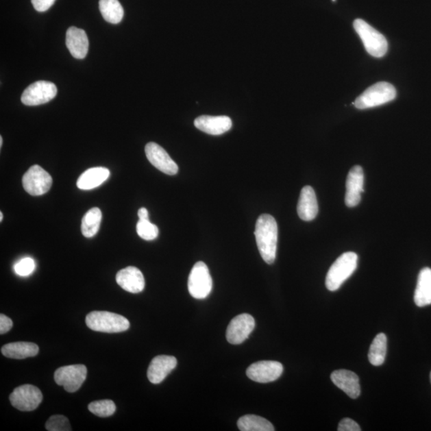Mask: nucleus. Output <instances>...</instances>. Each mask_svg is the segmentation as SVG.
I'll use <instances>...</instances> for the list:
<instances>
[{"label":"nucleus","instance_id":"obj_20","mask_svg":"<svg viewBox=\"0 0 431 431\" xmlns=\"http://www.w3.org/2000/svg\"><path fill=\"white\" fill-rule=\"evenodd\" d=\"M319 208L316 193L311 186H305L300 193L297 212L300 219L311 221L317 217Z\"/></svg>","mask_w":431,"mask_h":431},{"label":"nucleus","instance_id":"obj_28","mask_svg":"<svg viewBox=\"0 0 431 431\" xmlns=\"http://www.w3.org/2000/svg\"><path fill=\"white\" fill-rule=\"evenodd\" d=\"M92 414L101 418L110 417L116 410V406L112 400H99L92 402L88 406Z\"/></svg>","mask_w":431,"mask_h":431},{"label":"nucleus","instance_id":"obj_30","mask_svg":"<svg viewBox=\"0 0 431 431\" xmlns=\"http://www.w3.org/2000/svg\"><path fill=\"white\" fill-rule=\"evenodd\" d=\"M46 429L49 431H71L72 430L69 420L64 415H53L47 420Z\"/></svg>","mask_w":431,"mask_h":431},{"label":"nucleus","instance_id":"obj_15","mask_svg":"<svg viewBox=\"0 0 431 431\" xmlns=\"http://www.w3.org/2000/svg\"><path fill=\"white\" fill-rule=\"evenodd\" d=\"M177 365V360L175 357L169 356L154 357L148 368V380L153 384H161Z\"/></svg>","mask_w":431,"mask_h":431},{"label":"nucleus","instance_id":"obj_38","mask_svg":"<svg viewBox=\"0 0 431 431\" xmlns=\"http://www.w3.org/2000/svg\"><path fill=\"white\" fill-rule=\"evenodd\" d=\"M430 382H431V372H430Z\"/></svg>","mask_w":431,"mask_h":431},{"label":"nucleus","instance_id":"obj_7","mask_svg":"<svg viewBox=\"0 0 431 431\" xmlns=\"http://www.w3.org/2000/svg\"><path fill=\"white\" fill-rule=\"evenodd\" d=\"M23 186L29 195L32 196H41L51 190L52 177L45 169L38 164L32 167L24 174Z\"/></svg>","mask_w":431,"mask_h":431},{"label":"nucleus","instance_id":"obj_3","mask_svg":"<svg viewBox=\"0 0 431 431\" xmlns=\"http://www.w3.org/2000/svg\"><path fill=\"white\" fill-rule=\"evenodd\" d=\"M86 326L91 330L106 333L127 331L130 324L127 318L109 312H92L86 317Z\"/></svg>","mask_w":431,"mask_h":431},{"label":"nucleus","instance_id":"obj_31","mask_svg":"<svg viewBox=\"0 0 431 431\" xmlns=\"http://www.w3.org/2000/svg\"><path fill=\"white\" fill-rule=\"evenodd\" d=\"M36 269V262L31 258H23L14 264V272L21 277H27Z\"/></svg>","mask_w":431,"mask_h":431},{"label":"nucleus","instance_id":"obj_27","mask_svg":"<svg viewBox=\"0 0 431 431\" xmlns=\"http://www.w3.org/2000/svg\"><path fill=\"white\" fill-rule=\"evenodd\" d=\"M101 212L99 208H92L82 218V232L87 238H90L99 232L101 221Z\"/></svg>","mask_w":431,"mask_h":431},{"label":"nucleus","instance_id":"obj_9","mask_svg":"<svg viewBox=\"0 0 431 431\" xmlns=\"http://www.w3.org/2000/svg\"><path fill=\"white\" fill-rule=\"evenodd\" d=\"M57 92V87L53 82L38 81L23 91L21 101L26 106L45 104L56 98Z\"/></svg>","mask_w":431,"mask_h":431},{"label":"nucleus","instance_id":"obj_33","mask_svg":"<svg viewBox=\"0 0 431 431\" xmlns=\"http://www.w3.org/2000/svg\"><path fill=\"white\" fill-rule=\"evenodd\" d=\"M56 0H32L34 8L37 12H45L49 10L54 4Z\"/></svg>","mask_w":431,"mask_h":431},{"label":"nucleus","instance_id":"obj_25","mask_svg":"<svg viewBox=\"0 0 431 431\" xmlns=\"http://www.w3.org/2000/svg\"><path fill=\"white\" fill-rule=\"evenodd\" d=\"M237 427L241 431H274L269 420L258 415H248L239 419Z\"/></svg>","mask_w":431,"mask_h":431},{"label":"nucleus","instance_id":"obj_17","mask_svg":"<svg viewBox=\"0 0 431 431\" xmlns=\"http://www.w3.org/2000/svg\"><path fill=\"white\" fill-rule=\"evenodd\" d=\"M116 282L121 288L130 293H142L145 284L143 273L133 266L120 270L116 275Z\"/></svg>","mask_w":431,"mask_h":431},{"label":"nucleus","instance_id":"obj_2","mask_svg":"<svg viewBox=\"0 0 431 431\" xmlns=\"http://www.w3.org/2000/svg\"><path fill=\"white\" fill-rule=\"evenodd\" d=\"M358 265V256L353 251L342 254L331 266L326 277V287L335 292L355 272Z\"/></svg>","mask_w":431,"mask_h":431},{"label":"nucleus","instance_id":"obj_1","mask_svg":"<svg viewBox=\"0 0 431 431\" xmlns=\"http://www.w3.org/2000/svg\"><path fill=\"white\" fill-rule=\"evenodd\" d=\"M255 236L261 258L266 263L273 264L277 256L278 225L273 216L262 214L258 217Z\"/></svg>","mask_w":431,"mask_h":431},{"label":"nucleus","instance_id":"obj_5","mask_svg":"<svg viewBox=\"0 0 431 431\" xmlns=\"http://www.w3.org/2000/svg\"><path fill=\"white\" fill-rule=\"evenodd\" d=\"M355 30L360 37L368 54L376 58L384 57L389 50L386 38L362 19H356L353 23Z\"/></svg>","mask_w":431,"mask_h":431},{"label":"nucleus","instance_id":"obj_12","mask_svg":"<svg viewBox=\"0 0 431 431\" xmlns=\"http://www.w3.org/2000/svg\"><path fill=\"white\" fill-rule=\"evenodd\" d=\"M255 328V319L249 314H241L232 319L226 332V338L231 345H241L249 338Z\"/></svg>","mask_w":431,"mask_h":431},{"label":"nucleus","instance_id":"obj_11","mask_svg":"<svg viewBox=\"0 0 431 431\" xmlns=\"http://www.w3.org/2000/svg\"><path fill=\"white\" fill-rule=\"evenodd\" d=\"M284 367L277 361H259L251 365L246 371V375L251 380L267 384L275 381L282 375Z\"/></svg>","mask_w":431,"mask_h":431},{"label":"nucleus","instance_id":"obj_29","mask_svg":"<svg viewBox=\"0 0 431 431\" xmlns=\"http://www.w3.org/2000/svg\"><path fill=\"white\" fill-rule=\"evenodd\" d=\"M136 229L138 235L145 241H153L158 236V226L152 224L149 220H139Z\"/></svg>","mask_w":431,"mask_h":431},{"label":"nucleus","instance_id":"obj_22","mask_svg":"<svg viewBox=\"0 0 431 431\" xmlns=\"http://www.w3.org/2000/svg\"><path fill=\"white\" fill-rule=\"evenodd\" d=\"M40 348L36 343L16 342L8 343L1 348L2 354L10 359L23 360L38 355Z\"/></svg>","mask_w":431,"mask_h":431},{"label":"nucleus","instance_id":"obj_35","mask_svg":"<svg viewBox=\"0 0 431 431\" xmlns=\"http://www.w3.org/2000/svg\"><path fill=\"white\" fill-rule=\"evenodd\" d=\"M139 220H149V212L145 208H141L138 212Z\"/></svg>","mask_w":431,"mask_h":431},{"label":"nucleus","instance_id":"obj_34","mask_svg":"<svg viewBox=\"0 0 431 431\" xmlns=\"http://www.w3.org/2000/svg\"><path fill=\"white\" fill-rule=\"evenodd\" d=\"M13 326V323L11 319L5 316V315H0V334H5L11 330Z\"/></svg>","mask_w":431,"mask_h":431},{"label":"nucleus","instance_id":"obj_24","mask_svg":"<svg viewBox=\"0 0 431 431\" xmlns=\"http://www.w3.org/2000/svg\"><path fill=\"white\" fill-rule=\"evenodd\" d=\"M99 9L106 21L118 24L123 21L124 10L119 0H100Z\"/></svg>","mask_w":431,"mask_h":431},{"label":"nucleus","instance_id":"obj_19","mask_svg":"<svg viewBox=\"0 0 431 431\" xmlns=\"http://www.w3.org/2000/svg\"><path fill=\"white\" fill-rule=\"evenodd\" d=\"M66 45L71 56L75 59L84 60L88 53V38L82 29L71 27L66 32Z\"/></svg>","mask_w":431,"mask_h":431},{"label":"nucleus","instance_id":"obj_21","mask_svg":"<svg viewBox=\"0 0 431 431\" xmlns=\"http://www.w3.org/2000/svg\"><path fill=\"white\" fill-rule=\"evenodd\" d=\"M110 175L108 169L95 167L87 169L77 179V186L82 190H93L104 183Z\"/></svg>","mask_w":431,"mask_h":431},{"label":"nucleus","instance_id":"obj_26","mask_svg":"<svg viewBox=\"0 0 431 431\" xmlns=\"http://www.w3.org/2000/svg\"><path fill=\"white\" fill-rule=\"evenodd\" d=\"M387 350V338L384 333L378 334L373 341L368 360L373 366H380L385 361Z\"/></svg>","mask_w":431,"mask_h":431},{"label":"nucleus","instance_id":"obj_14","mask_svg":"<svg viewBox=\"0 0 431 431\" xmlns=\"http://www.w3.org/2000/svg\"><path fill=\"white\" fill-rule=\"evenodd\" d=\"M365 184V173L361 167L356 166L348 173L346 182L345 203L347 207L360 204Z\"/></svg>","mask_w":431,"mask_h":431},{"label":"nucleus","instance_id":"obj_10","mask_svg":"<svg viewBox=\"0 0 431 431\" xmlns=\"http://www.w3.org/2000/svg\"><path fill=\"white\" fill-rule=\"evenodd\" d=\"M86 367L82 365L60 367L55 373L56 384L64 387L70 393L80 389L86 379Z\"/></svg>","mask_w":431,"mask_h":431},{"label":"nucleus","instance_id":"obj_16","mask_svg":"<svg viewBox=\"0 0 431 431\" xmlns=\"http://www.w3.org/2000/svg\"><path fill=\"white\" fill-rule=\"evenodd\" d=\"M196 128L210 135H221L232 128V120L227 116L202 115L195 121Z\"/></svg>","mask_w":431,"mask_h":431},{"label":"nucleus","instance_id":"obj_32","mask_svg":"<svg viewBox=\"0 0 431 431\" xmlns=\"http://www.w3.org/2000/svg\"><path fill=\"white\" fill-rule=\"evenodd\" d=\"M338 431H360V425L355 422L354 420L346 418L341 420L338 427Z\"/></svg>","mask_w":431,"mask_h":431},{"label":"nucleus","instance_id":"obj_6","mask_svg":"<svg viewBox=\"0 0 431 431\" xmlns=\"http://www.w3.org/2000/svg\"><path fill=\"white\" fill-rule=\"evenodd\" d=\"M212 280L207 265L199 261L193 266L188 280V289L193 298L206 299L211 293Z\"/></svg>","mask_w":431,"mask_h":431},{"label":"nucleus","instance_id":"obj_4","mask_svg":"<svg viewBox=\"0 0 431 431\" xmlns=\"http://www.w3.org/2000/svg\"><path fill=\"white\" fill-rule=\"evenodd\" d=\"M395 86L389 82H378L367 88L356 99V108L360 110L375 108L390 103L396 98Z\"/></svg>","mask_w":431,"mask_h":431},{"label":"nucleus","instance_id":"obj_18","mask_svg":"<svg viewBox=\"0 0 431 431\" xmlns=\"http://www.w3.org/2000/svg\"><path fill=\"white\" fill-rule=\"evenodd\" d=\"M331 380L334 384L345 392L350 398L357 399L360 395V380L356 373L347 370H337L332 372Z\"/></svg>","mask_w":431,"mask_h":431},{"label":"nucleus","instance_id":"obj_37","mask_svg":"<svg viewBox=\"0 0 431 431\" xmlns=\"http://www.w3.org/2000/svg\"><path fill=\"white\" fill-rule=\"evenodd\" d=\"M3 212H0V221H3Z\"/></svg>","mask_w":431,"mask_h":431},{"label":"nucleus","instance_id":"obj_23","mask_svg":"<svg viewBox=\"0 0 431 431\" xmlns=\"http://www.w3.org/2000/svg\"><path fill=\"white\" fill-rule=\"evenodd\" d=\"M414 299L418 307L431 304V269L424 268L420 271Z\"/></svg>","mask_w":431,"mask_h":431},{"label":"nucleus","instance_id":"obj_13","mask_svg":"<svg viewBox=\"0 0 431 431\" xmlns=\"http://www.w3.org/2000/svg\"><path fill=\"white\" fill-rule=\"evenodd\" d=\"M145 155L149 162L160 171L167 175H175L178 172V167L175 162L169 156L161 145L149 143L145 145Z\"/></svg>","mask_w":431,"mask_h":431},{"label":"nucleus","instance_id":"obj_36","mask_svg":"<svg viewBox=\"0 0 431 431\" xmlns=\"http://www.w3.org/2000/svg\"><path fill=\"white\" fill-rule=\"evenodd\" d=\"M3 145V138L0 137V147H2Z\"/></svg>","mask_w":431,"mask_h":431},{"label":"nucleus","instance_id":"obj_8","mask_svg":"<svg viewBox=\"0 0 431 431\" xmlns=\"http://www.w3.org/2000/svg\"><path fill=\"white\" fill-rule=\"evenodd\" d=\"M14 408L21 411L36 410L42 403V394L38 387L26 384L17 387L9 397Z\"/></svg>","mask_w":431,"mask_h":431}]
</instances>
